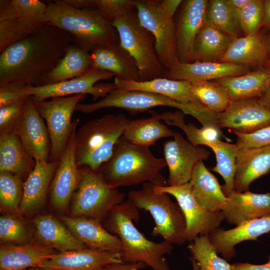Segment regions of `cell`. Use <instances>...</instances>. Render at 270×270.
Masks as SVG:
<instances>
[{"instance_id": "37", "label": "cell", "mask_w": 270, "mask_h": 270, "mask_svg": "<svg viewBox=\"0 0 270 270\" xmlns=\"http://www.w3.org/2000/svg\"><path fill=\"white\" fill-rule=\"evenodd\" d=\"M214 152L216 164L212 170L219 174L224 180L222 190L226 196L234 192V176L236 170V157L239 148L236 143L231 144L218 140L210 144Z\"/></svg>"}, {"instance_id": "35", "label": "cell", "mask_w": 270, "mask_h": 270, "mask_svg": "<svg viewBox=\"0 0 270 270\" xmlns=\"http://www.w3.org/2000/svg\"><path fill=\"white\" fill-rule=\"evenodd\" d=\"M234 38L205 24L194 44V62H220Z\"/></svg>"}, {"instance_id": "57", "label": "cell", "mask_w": 270, "mask_h": 270, "mask_svg": "<svg viewBox=\"0 0 270 270\" xmlns=\"http://www.w3.org/2000/svg\"><path fill=\"white\" fill-rule=\"evenodd\" d=\"M258 98L262 104L270 108V86Z\"/></svg>"}, {"instance_id": "55", "label": "cell", "mask_w": 270, "mask_h": 270, "mask_svg": "<svg viewBox=\"0 0 270 270\" xmlns=\"http://www.w3.org/2000/svg\"><path fill=\"white\" fill-rule=\"evenodd\" d=\"M248 1L249 0H226L230 8L239 20L242 9Z\"/></svg>"}, {"instance_id": "44", "label": "cell", "mask_w": 270, "mask_h": 270, "mask_svg": "<svg viewBox=\"0 0 270 270\" xmlns=\"http://www.w3.org/2000/svg\"><path fill=\"white\" fill-rule=\"evenodd\" d=\"M19 216L6 214L0 216L1 243L23 244L30 241L32 236L34 234V228Z\"/></svg>"}, {"instance_id": "1", "label": "cell", "mask_w": 270, "mask_h": 270, "mask_svg": "<svg viewBox=\"0 0 270 270\" xmlns=\"http://www.w3.org/2000/svg\"><path fill=\"white\" fill-rule=\"evenodd\" d=\"M74 42L71 34L46 23L0 54V84L20 82L39 86L44 76L64 56Z\"/></svg>"}, {"instance_id": "31", "label": "cell", "mask_w": 270, "mask_h": 270, "mask_svg": "<svg viewBox=\"0 0 270 270\" xmlns=\"http://www.w3.org/2000/svg\"><path fill=\"white\" fill-rule=\"evenodd\" d=\"M268 60L265 34L259 31L235 38L220 62L260 68Z\"/></svg>"}, {"instance_id": "10", "label": "cell", "mask_w": 270, "mask_h": 270, "mask_svg": "<svg viewBox=\"0 0 270 270\" xmlns=\"http://www.w3.org/2000/svg\"><path fill=\"white\" fill-rule=\"evenodd\" d=\"M84 96L54 98L48 101L32 100L38 112L46 121L50 142V161L60 160L74 124V120L71 121L72 115Z\"/></svg>"}, {"instance_id": "60", "label": "cell", "mask_w": 270, "mask_h": 270, "mask_svg": "<svg viewBox=\"0 0 270 270\" xmlns=\"http://www.w3.org/2000/svg\"><path fill=\"white\" fill-rule=\"evenodd\" d=\"M264 67L270 70V59H268L264 64Z\"/></svg>"}, {"instance_id": "58", "label": "cell", "mask_w": 270, "mask_h": 270, "mask_svg": "<svg viewBox=\"0 0 270 270\" xmlns=\"http://www.w3.org/2000/svg\"><path fill=\"white\" fill-rule=\"evenodd\" d=\"M265 38L268 50V59H270V32L268 34H265Z\"/></svg>"}, {"instance_id": "41", "label": "cell", "mask_w": 270, "mask_h": 270, "mask_svg": "<svg viewBox=\"0 0 270 270\" xmlns=\"http://www.w3.org/2000/svg\"><path fill=\"white\" fill-rule=\"evenodd\" d=\"M24 182L19 176L8 172L0 171V210L7 214H18Z\"/></svg>"}, {"instance_id": "16", "label": "cell", "mask_w": 270, "mask_h": 270, "mask_svg": "<svg viewBox=\"0 0 270 270\" xmlns=\"http://www.w3.org/2000/svg\"><path fill=\"white\" fill-rule=\"evenodd\" d=\"M206 0L182 1L174 24L176 53L179 62H194L196 38L206 23Z\"/></svg>"}, {"instance_id": "38", "label": "cell", "mask_w": 270, "mask_h": 270, "mask_svg": "<svg viewBox=\"0 0 270 270\" xmlns=\"http://www.w3.org/2000/svg\"><path fill=\"white\" fill-rule=\"evenodd\" d=\"M158 114L161 120H164L166 124L180 128L186 134L188 140L194 146H208L218 140L220 136V130L214 126H202L198 128L192 124H186L184 119V114L180 110Z\"/></svg>"}, {"instance_id": "18", "label": "cell", "mask_w": 270, "mask_h": 270, "mask_svg": "<svg viewBox=\"0 0 270 270\" xmlns=\"http://www.w3.org/2000/svg\"><path fill=\"white\" fill-rule=\"evenodd\" d=\"M16 134L26 150L35 160L50 161V142L48 128L30 96L26 100Z\"/></svg>"}, {"instance_id": "49", "label": "cell", "mask_w": 270, "mask_h": 270, "mask_svg": "<svg viewBox=\"0 0 270 270\" xmlns=\"http://www.w3.org/2000/svg\"><path fill=\"white\" fill-rule=\"evenodd\" d=\"M16 18L0 20V52L22 38Z\"/></svg>"}, {"instance_id": "9", "label": "cell", "mask_w": 270, "mask_h": 270, "mask_svg": "<svg viewBox=\"0 0 270 270\" xmlns=\"http://www.w3.org/2000/svg\"><path fill=\"white\" fill-rule=\"evenodd\" d=\"M80 181L72 198L71 216L102 222L112 208L124 201L126 195L88 167L80 168Z\"/></svg>"}, {"instance_id": "8", "label": "cell", "mask_w": 270, "mask_h": 270, "mask_svg": "<svg viewBox=\"0 0 270 270\" xmlns=\"http://www.w3.org/2000/svg\"><path fill=\"white\" fill-rule=\"evenodd\" d=\"M120 45L135 60L141 82L164 78L166 70L158 58L154 36L140 24L135 9L112 22Z\"/></svg>"}, {"instance_id": "22", "label": "cell", "mask_w": 270, "mask_h": 270, "mask_svg": "<svg viewBox=\"0 0 270 270\" xmlns=\"http://www.w3.org/2000/svg\"><path fill=\"white\" fill-rule=\"evenodd\" d=\"M61 220L71 232L87 248L120 254L122 242L109 232L102 222L84 216H62Z\"/></svg>"}, {"instance_id": "51", "label": "cell", "mask_w": 270, "mask_h": 270, "mask_svg": "<svg viewBox=\"0 0 270 270\" xmlns=\"http://www.w3.org/2000/svg\"><path fill=\"white\" fill-rule=\"evenodd\" d=\"M182 2V0H158V3L164 14L173 20L175 13Z\"/></svg>"}, {"instance_id": "39", "label": "cell", "mask_w": 270, "mask_h": 270, "mask_svg": "<svg viewBox=\"0 0 270 270\" xmlns=\"http://www.w3.org/2000/svg\"><path fill=\"white\" fill-rule=\"evenodd\" d=\"M22 36L34 33L46 24L47 4L39 0H12Z\"/></svg>"}, {"instance_id": "43", "label": "cell", "mask_w": 270, "mask_h": 270, "mask_svg": "<svg viewBox=\"0 0 270 270\" xmlns=\"http://www.w3.org/2000/svg\"><path fill=\"white\" fill-rule=\"evenodd\" d=\"M190 88L194 96L215 113L223 112L230 102L226 90L215 80L192 82Z\"/></svg>"}, {"instance_id": "11", "label": "cell", "mask_w": 270, "mask_h": 270, "mask_svg": "<svg viewBox=\"0 0 270 270\" xmlns=\"http://www.w3.org/2000/svg\"><path fill=\"white\" fill-rule=\"evenodd\" d=\"M134 4L140 24L154 38L160 63L168 70L178 62L174 20L164 14L158 0H134Z\"/></svg>"}, {"instance_id": "47", "label": "cell", "mask_w": 270, "mask_h": 270, "mask_svg": "<svg viewBox=\"0 0 270 270\" xmlns=\"http://www.w3.org/2000/svg\"><path fill=\"white\" fill-rule=\"evenodd\" d=\"M132 0H96V8L112 22L136 9Z\"/></svg>"}, {"instance_id": "20", "label": "cell", "mask_w": 270, "mask_h": 270, "mask_svg": "<svg viewBox=\"0 0 270 270\" xmlns=\"http://www.w3.org/2000/svg\"><path fill=\"white\" fill-rule=\"evenodd\" d=\"M269 232L270 215L244 222L229 230L218 228L208 236L216 252L230 260L236 255L237 244L246 240H256Z\"/></svg>"}, {"instance_id": "12", "label": "cell", "mask_w": 270, "mask_h": 270, "mask_svg": "<svg viewBox=\"0 0 270 270\" xmlns=\"http://www.w3.org/2000/svg\"><path fill=\"white\" fill-rule=\"evenodd\" d=\"M114 76L110 72L92 68L84 74L68 80L39 86H26V93L34 101L79 94H91L93 100L96 101L116 88L114 83L97 82Z\"/></svg>"}, {"instance_id": "6", "label": "cell", "mask_w": 270, "mask_h": 270, "mask_svg": "<svg viewBox=\"0 0 270 270\" xmlns=\"http://www.w3.org/2000/svg\"><path fill=\"white\" fill-rule=\"evenodd\" d=\"M128 200L152 215L155 224L153 236H161L172 244L182 245L187 241L184 216L178 203L168 194L156 192L154 185L146 182L140 188L129 192Z\"/></svg>"}, {"instance_id": "54", "label": "cell", "mask_w": 270, "mask_h": 270, "mask_svg": "<svg viewBox=\"0 0 270 270\" xmlns=\"http://www.w3.org/2000/svg\"><path fill=\"white\" fill-rule=\"evenodd\" d=\"M70 6L78 9L87 7H96V0H64Z\"/></svg>"}, {"instance_id": "61", "label": "cell", "mask_w": 270, "mask_h": 270, "mask_svg": "<svg viewBox=\"0 0 270 270\" xmlns=\"http://www.w3.org/2000/svg\"><path fill=\"white\" fill-rule=\"evenodd\" d=\"M28 270H42L37 268H30Z\"/></svg>"}, {"instance_id": "30", "label": "cell", "mask_w": 270, "mask_h": 270, "mask_svg": "<svg viewBox=\"0 0 270 270\" xmlns=\"http://www.w3.org/2000/svg\"><path fill=\"white\" fill-rule=\"evenodd\" d=\"M189 182L194 198L204 209L212 212H221L228 203V198L222 186L204 162L196 166Z\"/></svg>"}, {"instance_id": "33", "label": "cell", "mask_w": 270, "mask_h": 270, "mask_svg": "<svg viewBox=\"0 0 270 270\" xmlns=\"http://www.w3.org/2000/svg\"><path fill=\"white\" fill-rule=\"evenodd\" d=\"M92 68L90 52L72 42L64 57L43 78L40 86L79 77Z\"/></svg>"}, {"instance_id": "25", "label": "cell", "mask_w": 270, "mask_h": 270, "mask_svg": "<svg viewBox=\"0 0 270 270\" xmlns=\"http://www.w3.org/2000/svg\"><path fill=\"white\" fill-rule=\"evenodd\" d=\"M221 211L226 221L237 226L244 222L270 215V192L264 194L234 191Z\"/></svg>"}, {"instance_id": "36", "label": "cell", "mask_w": 270, "mask_h": 270, "mask_svg": "<svg viewBox=\"0 0 270 270\" xmlns=\"http://www.w3.org/2000/svg\"><path fill=\"white\" fill-rule=\"evenodd\" d=\"M175 133L154 113L148 118L130 120L122 136L133 144L150 148L158 140L172 138Z\"/></svg>"}, {"instance_id": "4", "label": "cell", "mask_w": 270, "mask_h": 270, "mask_svg": "<svg viewBox=\"0 0 270 270\" xmlns=\"http://www.w3.org/2000/svg\"><path fill=\"white\" fill-rule=\"evenodd\" d=\"M46 4V23L71 34L74 43L89 52L120 42L116 28L97 8H75L64 0H54Z\"/></svg>"}, {"instance_id": "24", "label": "cell", "mask_w": 270, "mask_h": 270, "mask_svg": "<svg viewBox=\"0 0 270 270\" xmlns=\"http://www.w3.org/2000/svg\"><path fill=\"white\" fill-rule=\"evenodd\" d=\"M93 68L112 73L125 80H140L137 64L132 56L120 44L98 46L90 52Z\"/></svg>"}, {"instance_id": "45", "label": "cell", "mask_w": 270, "mask_h": 270, "mask_svg": "<svg viewBox=\"0 0 270 270\" xmlns=\"http://www.w3.org/2000/svg\"><path fill=\"white\" fill-rule=\"evenodd\" d=\"M264 18V0H249L242 9L240 21L243 36L259 32Z\"/></svg>"}, {"instance_id": "26", "label": "cell", "mask_w": 270, "mask_h": 270, "mask_svg": "<svg viewBox=\"0 0 270 270\" xmlns=\"http://www.w3.org/2000/svg\"><path fill=\"white\" fill-rule=\"evenodd\" d=\"M56 253L54 249L37 242L18 245L1 243L0 270L38 268Z\"/></svg>"}, {"instance_id": "59", "label": "cell", "mask_w": 270, "mask_h": 270, "mask_svg": "<svg viewBox=\"0 0 270 270\" xmlns=\"http://www.w3.org/2000/svg\"><path fill=\"white\" fill-rule=\"evenodd\" d=\"M189 260L191 262L192 270H199V266L196 260L192 256L189 258Z\"/></svg>"}, {"instance_id": "17", "label": "cell", "mask_w": 270, "mask_h": 270, "mask_svg": "<svg viewBox=\"0 0 270 270\" xmlns=\"http://www.w3.org/2000/svg\"><path fill=\"white\" fill-rule=\"evenodd\" d=\"M219 128L249 134L270 126V108L258 98L230 101L226 108L218 114Z\"/></svg>"}, {"instance_id": "56", "label": "cell", "mask_w": 270, "mask_h": 270, "mask_svg": "<svg viewBox=\"0 0 270 270\" xmlns=\"http://www.w3.org/2000/svg\"><path fill=\"white\" fill-rule=\"evenodd\" d=\"M262 27L270 30V0H264V18Z\"/></svg>"}, {"instance_id": "13", "label": "cell", "mask_w": 270, "mask_h": 270, "mask_svg": "<svg viewBox=\"0 0 270 270\" xmlns=\"http://www.w3.org/2000/svg\"><path fill=\"white\" fill-rule=\"evenodd\" d=\"M154 190L168 194L176 199L186 219L187 241L192 242L198 236L209 235L224 220L222 212H210L200 206L194 198L190 182L176 186H154Z\"/></svg>"}, {"instance_id": "46", "label": "cell", "mask_w": 270, "mask_h": 270, "mask_svg": "<svg viewBox=\"0 0 270 270\" xmlns=\"http://www.w3.org/2000/svg\"><path fill=\"white\" fill-rule=\"evenodd\" d=\"M26 100L0 107V136L16 133L24 114Z\"/></svg>"}, {"instance_id": "19", "label": "cell", "mask_w": 270, "mask_h": 270, "mask_svg": "<svg viewBox=\"0 0 270 270\" xmlns=\"http://www.w3.org/2000/svg\"><path fill=\"white\" fill-rule=\"evenodd\" d=\"M124 263L120 254L86 248L58 252L37 268L42 270H102L106 266Z\"/></svg>"}, {"instance_id": "32", "label": "cell", "mask_w": 270, "mask_h": 270, "mask_svg": "<svg viewBox=\"0 0 270 270\" xmlns=\"http://www.w3.org/2000/svg\"><path fill=\"white\" fill-rule=\"evenodd\" d=\"M214 80L224 88L230 101L259 98L270 86V70L262 67L240 76Z\"/></svg>"}, {"instance_id": "48", "label": "cell", "mask_w": 270, "mask_h": 270, "mask_svg": "<svg viewBox=\"0 0 270 270\" xmlns=\"http://www.w3.org/2000/svg\"><path fill=\"white\" fill-rule=\"evenodd\" d=\"M239 148L264 146L270 145V126L249 134L234 132Z\"/></svg>"}, {"instance_id": "3", "label": "cell", "mask_w": 270, "mask_h": 270, "mask_svg": "<svg viewBox=\"0 0 270 270\" xmlns=\"http://www.w3.org/2000/svg\"><path fill=\"white\" fill-rule=\"evenodd\" d=\"M166 166L164 158L155 156L149 147L133 144L122 136L109 160L96 172L115 188L146 182L164 186L168 183L161 172Z\"/></svg>"}, {"instance_id": "50", "label": "cell", "mask_w": 270, "mask_h": 270, "mask_svg": "<svg viewBox=\"0 0 270 270\" xmlns=\"http://www.w3.org/2000/svg\"><path fill=\"white\" fill-rule=\"evenodd\" d=\"M26 85L20 82L0 84V107L24 100L29 96L26 93Z\"/></svg>"}, {"instance_id": "42", "label": "cell", "mask_w": 270, "mask_h": 270, "mask_svg": "<svg viewBox=\"0 0 270 270\" xmlns=\"http://www.w3.org/2000/svg\"><path fill=\"white\" fill-rule=\"evenodd\" d=\"M188 248L198 262L199 270H232V264L218 256L208 235L196 237Z\"/></svg>"}, {"instance_id": "53", "label": "cell", "mask_w": 270, "mask_h": 270, "mask_svg": "<svg viewBox=\"0 0 270 270\" xmlns=\"http://www.w3.org/2000/svg\"><path fill=\"white\" fill-rule=\"evenodd\" d=\"M146 265L142 262L136 264L118 263L106 266L102 270H141Z\"/></svg>"}, {"instance_id": "14", "label": "cell", "mask_w": 270, "mask_h": 270, "mask_svg": "<svg viewBox=\"0 0 270 270\" xmlns=\"http://www.w3.org/2000/svg\"><path fill=\"white\" fill-rule=\"evenodd\" d=\"M164 142V158L168 168V185L180 186L190 181L196 166L208 158L210 152L205 148L194 146L180 133Z\"/></svg>"}, {"instance_id": "7", "label": "cell", "mask_w": 270, "mask_h": 270, "mask_svg": "<svg viewBox=\"0 0 270 270\" xmlns=\"http://www.w3.org/2000/svg\"><path fill=\"white\" fill-rule=\"evenodd\" d=\"M156 106H168L178 109L190 115L201 124L208 119L209 110L206 106L186 104L166 96L139 90L116 88L100 100L90 104H78L76 110L92 113L107 108L124 109L132 114L143 112Z\"/></svg>"}, {"instance_id": "23", "label": "cell", "mask_w": 270, "mask_h": 270, "mask_svg": "<svg viewBox=\"0 0 270 270\" xmlns=\"http://www.w3.org/2000/svg\"><path fill=\"white\" fill-rule=\"evenodd\" d=\"M35 166L24 182L20 215L34 214L46 202L59 161L36 160Z\"/></svg>"}, {"instance_id": "29", "label": "cell", "mask_w": 270, "mask_h": 270, "mask_svg": "<svg viewBox=\"0 0 270 270\" xmlns=\"http://www.w3.org/2000/svg\"><path fill=\"white\" fill-rule=\"evenodd\" d=\"M38 242L59 252L79 250L86 246L60 221L51 215H42L32 220Z\"/></svg>"}, {"instance_id": "28", "label": "cell", "mask_w": 270, "mask_h": 270, "mask_svg": "<svg viewBox=\"0 0 270 270\" xmlns=\"http://www.w3.org/2000/svg\"><path fill=\"white\" fill-rule=\"evenodd\" d=\"M114 84L118 88L156 94L182 104L206 106L192 94L190 83L188 81L173 80L164 77L137 82L114 78Z\"/></svg>"}, {"instance_id": "34", "label": "cell", "mask_w": 270, "mask_h": 270, "mask_svg": "<svg viewBox=\"0 0 270 270\" xmlns=\"http://www.w3.org/2000/svg\"><path fill=\"white\" fill-rule=\"evenodd\" d=\"M36 161L26 150L16 133L0 136V171L28 178Z\"/></svg>"}, {"instance_id": "21", "label": "cell", "mask_w": 270, "mask_h": 270, "mask_svg": "<svg viewBox=\"0 0 270 270\" xmlns=\"http://www.w3.org/2000/svg\"><path fill=\"white\" fill-rule=\"evenodd\" d=\"M250 68L224 62H178L166 70L164 78L192 82L216 80L223 77L245 74Z\"/></svg>"}, {"instance_id": "2", "label": "cell", "mask_w": 270, "mask_h": 270, "mask_svg": "<svg viewBox=\"0 0 270 270\" xmlns=\"http://www.w3.org/2000/svg\"><path fill=\"white\" fill-rule=\"evenodd\" d=\"M139 218V209L127 200L112 208L102 222L109 232L120 238L122 262H142L152 270H170L164 256L172 252L173 244L164 240L156 242L148 239L134 224Z\"/></svg>"}, {"instance_id": "27", "label": "cell", "mask_w": 270, "mask_h": 270, "mask_svg": "<svg viewBox=\"0 0 270 270\" xmlns=\"http://www.w3.org/2000/svg\"><path fill=\"white\" fill-rule=\"evenodd\" d=\"M270 171V145L239 148L236 157L234 191L248 190L251 184Z\"/></svg>"}, {"instance_id": "52", "label": "cell", "mask_w": 270, "mask_h": 270, "mask_svg": "<svg viewBox=\"0 0 270 270\" xmlns=\"http://www.w3.org/2000/svg\"><path fill=\"white\" fill-rule=\"evenodd\" d=\"M232 270H270V255L267 262L255 264L249 262H236L232 264Z\"/></svg>"}, {"instance_id": "5", "label": "cell", "mask_w": 270, "mask_h": 270, "mask_svg": "<svg viewBox=\"0 0 270 270\" xmlns=\"http://www.w3.org/2000/svg\"><path fill=\"white\" fill-rule=\"evenodd\" d=\"M129 120L124 114H108L81 126L75 136L78 167L88 166L97 172L111 157Z\"/></svg>"}, {"instance_id": "40", "label": "cell", "mask_w": 270, "mask_h": 270, "mask_svg": "<svg viewBox=\"0 0 270 270\" xmlns=\"http://www.w3.org/2000/svg\"><path fill=\"white\" fill-rule=\"evenodd\" d=\"M206 22L234 38L241 37L242 33L240 20L226 0L208 1Z\"/></svg>"}, {"instance_id": "15", "label": "cell", "mask_w": 270, "mask_h": 270, "mask_svg": "<svg viewBox=\"0 0 270 270\" xmlns=\"http://www.w3.org/2000/svg\"><path fill=\"white\" fill-rule=\"evenodd\" d=\"M78 119L74 120L72 134L62 153L50 188L52 206L59 211L65 210L76 190L80 178V168L75 158V136Z\"/></svg>"}]
</instances>
